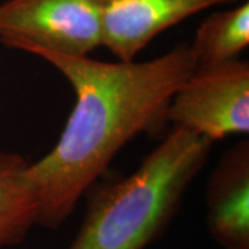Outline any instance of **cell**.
Instances as JSON below:
<instances>
[{"instance_id": "obj_5", "label": "cell", "mask_w": 249, "mask_h": 249, "mask_svg": "<svg viewBox=\"0 0 249 249\" xmlns=\"http://www.w3.org/2000/svg\"><path fill=\"white\" fill-rule=\"evenodd\" d=\"M237 0H103L101 46L118 61H134L160 32L196 13Z\"/></svg>"}, {"instance_id": "obj_1", "label": "cell", "mask_w": 249, "mask_h": 249, "mask_svg": "<svg viewBox=\"0 0 249 249\" xmlns=\"http://www.w3.org/2000/svg\"><path fill=\"white\" fill-rule=\"evenodd\" d=\"M70 82L75 104L60 139L31 163L39 198L37 224L58 229L124 144L166 122L178 89L196 71L188 45L150 61H97L34 50Z\"/></svg>"}, {"instance_id": "obj_7", "label": "cell", "mask_w": 249, "mask_h": 249, "mask_svg": "<svg viewBox=\"0 0 249 249\" xmlns=\"http://www.w3.org/2000/svg\"><path fill=\"white\" fill-rule=\"evenodd\" d=\"M37 217L31 163L17 152L0 151V249L21 244Z\"/></svg>"}, {"instance_id": "obj_4", "label": "cell", "mask_w": 249, "mask_h": 249, "mask_svg": "<svg viewBox=\"0 0 249 249\" xmlns=\"http://www.w3.org/2000/svg\"><path fill=\"white\" fill-rule=\"evenodd\" d=\"M166 121L216 142L249 132V64L196 70L170 100Z\"/></svg>"}, {"instance_id": "obj_6", "label": "cell", "mask_w": 249, "mask_h": 249, "mask_svg": "<svg viewBox=\"0 0 249 249\" xmlns=\"http://www.w3.org/2000/svg\"><path fill=\"white\" fill-rule=\"evenodd\" d=\"M206 223L222 249H249V142L223 154L206 184Z\"/></svg>"}, {"instance_id": "obj_3", "label": "cell", "mask_w": 249, "mask_h": 249, "mask_svg": "<svg viewBox=\"0 0 249 249\" xmlns=\"http://www.w3.org/2000/svg\"><path fill=\"white\" fill-rule=\"evenodd\" d=\"M103 0H6L0 42L16 50L88 57L101 46Z\"/></svg>"}, {"instance_id": "obj_8", "label": "cell", "mask_w": 249, "mask_h": 249, "mask_svg": "<svg viewBox=\"0 0 249 249\" xmlns=\"http://www.w3.org/2000/svg\"><path fill=\"white\" fill-rule=\"evenodd\" d=\"M248 45L249 4L244 3L205 18L188 46L196 70H206L238 60Z\"/></svg>"}, {"instance_id": "obj_2", "label": "cell", "mask_w": 249, "mask_h": 249, "mask_svg": "<svg viewBox=\"0 0 249 249\" xmlns=\"http://www.w3.org/2000/svg\"><path fill=\"white\" fill-rule=\"evenodd\" d=\"M213 142L173 127L132 175L93 184L67 249H145L166 230L187 188L204 169Z\"/></svg>"}]
</instances>
